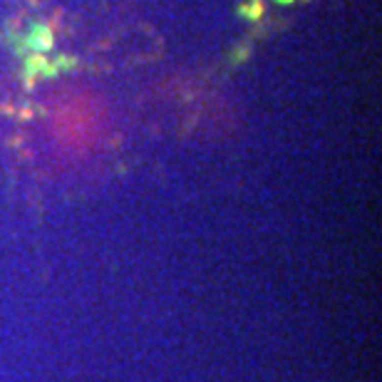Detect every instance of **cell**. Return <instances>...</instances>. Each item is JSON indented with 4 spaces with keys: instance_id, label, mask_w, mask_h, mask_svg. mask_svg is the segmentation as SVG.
<instances>
[{
    "instance_id": "obj_1",
    "label": "cell",
    "mask_w": 382,
    "mask_h": 382,
    "mask_svg": "<svg viewBox=\"0 0 382 382\" xmlns=\"http://www.w3.org/2000/svg\"><path fill=\"white\" fill-rule=\"evenodd\" d=\"M35 50H48L50 45H52V32H50V28H45V25H35V30L30 32V40H28Z\"/></svg>"
},
{
    "instance_id": "obj_2",
    "label": "cell",
    "mask_w": 382,
    "mask_h": 382,
    "mask_svg": "<svg viewBox=\"0 0 382 382\" xmlns=\"http://www.w3.org/2000/svg\"><path fill=\"white\" fill-rule=\"evenodd\" d=\"M45 67V60L40 58V55H32L30 60H28V80L32 77V72H38V70H42Z\"/></svg>"
},
{
    "instance_id": "obj_3",
    "label": "cell",
    "mask_w": 382,
    "mask_h": 382,
    "mask_svg": "<svg viewBox=\"0 0 382 382\" xmlns=\"http://www.w3.org/2000/svg\"><path fill=\"white\" fill-rule=\"evenodd\" d=\"M278 2H290V0H278Z\"/></svg>"
}]
</instances>
